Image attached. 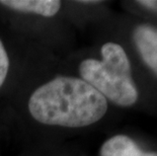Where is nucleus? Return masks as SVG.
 Listing matches in <instances>:
<instances>
[{
  "instance_id": "obj_3",
  "label": "nucleus",
  "mask_w": 157,
  "mask_h": 156,
  "mask_svg": "<svg viewBox=\"0 0 157 156\" xmlns=\"http://www.w3.org/2000/svg\"><path fill=\"white\" fill-rule=\"evenodd\" d=\"M134 41L142 59L157 74V29L139 25L134 32Z\"/></svg>"
},
{
  "instance_id": "obj_1",
  "label": "nucleus",
  "mask_w": 157,
  "mask_h": 156,
  "mask_svg": "<svg viewBox=\"0 0 157 156\" xmlns=\"http://www.w3.org/2000/svg\"><path fill=\"white\" fill-rule=\"evenodd\" d=\"M29 111L42 124L80 128L101 120L108 111V101L83 79L59 76L33 92Z\"/></svg>"
},
{
  "instance_id": "obj_2",
  "label": "nucleus",
  "mask_w": 157,
  "mask_h": 156,
  "mask_svg": "<svg viewBox=\"0 0 157 156\" xmlns=\"http://www.w3.org/2000/svg\"><path fill=\"white\" fill-rule=\"evenodd\" d=\"M101 60L86 59L79 66L81 79L113 104L130 107L138 98L125 50L116 43L101 47Z\"/></svg>"
},
{
  "instance_id": "obj_4",
  "label": "nucleus",
  "mask_w": 157,
  "mask_h": 156,
  "mask_svg": "<svg viewBox=\"0 0 157 156\" xmlns=\"http://www.w3.org/2000/svg\"><path fill=\"white\" fill-rule=\"evenodd\" d=\"M0 4L21 12L51 17L56 15L61 8L58 0H0Z\"/></svg>"
},
{
  "instance_id": "obj_6",
  "label": "nucleus",
  "mask_w": 157,
  "mask_h": 156,
  "mask_svg": "<svg viewBox=\"0 0 157 156\" xmlns=\"http://www.w3.org/2000/svg\"><path fill=\"white\" fill-rule=\"evenodd\" d=\"M9 70V58L4 45L0 40V87L4 83Z\"/></svg>"
},
{
  "instance_id": "obj_5",
  "label": "nucleus",
  "mask_w": 157,
  "mask_h": 156,
  "mask_svg": "<svg viewBox=\"0 0 157 156\" xmlns=\"http://www.w3.org/2000/svg\"><path fill=\"white\" fill-rule=\"evenodd\" d=\"M144 153L131 138L125 135L113 136L101 148V156H144Z\"/></svg>"
},
{
  "instance_id": "obj_7",
  "label": "nucleus",
  "mask_w": 157,
  "mask_h": 156,
  "mask_svg": "<svg viewBox=\"0 0 157 156\" xmlns=\"http://www.w3.org/2000/svg\"><path fill=\"white\" fill-rule=\"evenodd\" d=\"M144 156H157L156 152H145Z\"/></svg>"
}]
</instances>
